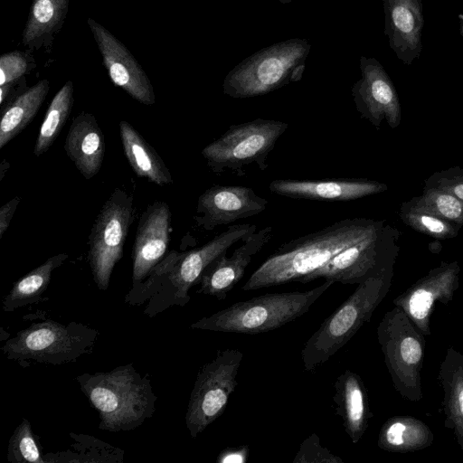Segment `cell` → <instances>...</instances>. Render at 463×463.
Here are the masks:
<instances>
[{
	"instance_id": "41",
	"label": "cell",
	"mask_w": 463,
	"mask_h": 463,
	"mask_svg": "<svg viewBox=\"0 0 463 463\" xmlns=\"http://www.w3.org/2000/svg\"><path fill=\"white\" fill-rule=\"evenodd\" d=\"M458 25H459V33L461 35V38L463 39V14H459L458 15Z\"/></svg>"
},
{
	"instance_id": "18",
	"label": "cell",
	"mask_w": 463,
	"mask_h": 463,
	"mask_svg": "<svg viewBox=\"0 0 463 463\" xmlns=\"http://www.w3.org/2000/svg\"><path fill=\"white\" fill-rule=\"evenodd\" d=\"M272 227L267 226L256 231L231 256L227 251L215 258L203 270L199 279L198 293L213 297L219 300L227 294L244 276L246 268L272 237Z\"/></svg>"
},
{
	"instance_id": "20",
	"label": "cell",
	"mask_w": 463,
	"mask_h": 463,
	"mask_svg": "<svg viewBox=\"0 0 463 463\" xmlns=\"http://www.w3.org/2000/svg\"><path fill=\"white\" fill-rule=\"evenodd\" d=\"M422 7L421 0H383L384 34L396 57L408 66L422 51Z\"/></svg>"
},
{
	"instance_id": "3",
	"label": "cell",
	"mask_w": 463,
	"mask_h": 463,
	"mask_svg": "<svg viewBox=\"0 0 463 463\" xmlns=\"http://www.w3.org/2000/svg\"><path fill=\"white\" fill-rule=\"evenodd\" d=\"M335 282L307 290L268 293L233 303L193 323V329L255 335L279 328L307 313Z\"/></svg>"
},
{
	"instance_id": "38",
	"label": "cell",
	"mask_w": 463,
	"mask_h": 463,
	"mask_svg": "<svg viewBox=\"0 0 463 463\" xmlns=\"http://www.w3.org/2000/svg\"><path fill=\"white\" fill-rule=\"evenodd\" d=\"M19 203L20 198L16 196L0 208V239L8 229Z\"/></svg>"
},
{
	"instance_id": "30",
	"label": "cell",
	"mask_w": 463,
	"mask_h": 463,
	"mask_svg": "<svg viewBox=\"0 0 463 463\" xmlns=\"http://www.w3.org/2000/svg\"><path fill=\"white\" fill-rule=\"evenodd\" d=\"M73 82L68 80L52 98L34 145L33 154L36 156H42L51 148L67 122L73 107Z\"/></svg>"
},
{
	"instance_id": "23",
	"label": "cell",
	"mask_w": 463,
	"mask_h": 463,
	"mask_svg": "<svg viewBox=\"0 0 463 463\" xmlns=\"http://www.w3.org/2000/svg\"><path fill=\"white\" fill-rule=\"evenodd\" d=\"M438 380L444 392V425L453 431L463 450V354L453 346L447 348Z\"/></svg>"
},
{
	"instance_id": "19",
	"label": "cell",
	"mask_w": 463,
	"mask_h": 463,
	"mask_svg": "<svg viewBox=\"0 0 463 463\" xmlns=\"http://www.w3.org/2000/svg\"><path fill=\"white\" fill-rule=\"evenodd\" d=\"M269 189L275 194L294 199L345 202L385 192L388 186L366 178L276 179L269 183Z\"/></svg>"
},
{
	"instance_id": "9",
	"label": "cell",
	"mask_w": 463,
	"mask_h": 463,
	"mask_svg": "<svg viewBox=\"0 0 463 463\" xmlns=\"http://www.w3.org/2000/svg\"><path fill=\"white\" fill-rule=\"evenodd\" d=\"M399 239L398 229L385 222L380 230L342 250L299 282L324 278L343 284H360L394 267L400 250Z\"/></svg>"
},
{
	"instance_id": "21",
	"label": "cell",
	"mask_w": 463,
	"mask_h": 463,
	"mask_svg": "<svg viewBox=\"0 0 463 463\" xmlns=\"http://www.w3.org/2000/svg\"><path fill=\"white\" fill-rule=\"evenodd\" d=\"M64 150L85 179L90 180L99 172L105 155V139L93 114L82 111L73 118Z\"/></svg>"
},
{
	"instance_id": "29",
	"label": "cell",
	"mask_w": 463,
	"mask_h": 463,
	"mask_svg": "<svg viewBox=\"0 0 463 463\" xmlns=\"http://www.w3.org/2000/svg\"><path fill=\"white\" fill-rule=\"evenodd\" d=\"M70 448L43 455L45 463H121L124 450L94 436L71 432Z\"/></svg>"
},
{
	"instance_id": "24",
	"label": "cell",
	"mask_w": 463,
	"mask_h": 463,
	"mask_svg": "<svg viewBox=\"0 0 463 463\" xmlns=\"http://www.w3.org/2000/svg\"><path fill=\"white\" fill-rule=\"evenodd\" d=\"M69 0H33L22 33V43L30 50H48L61 31Z\"/></svg>"
},
{
	"instance_id": "7",
	"label": "cell",
	"mask_w": 463,
	"mask_h": 463,
	"mask_svg": "<svg viewBox=\"0 0 463 463\" xmlns=\"http://www.w3.org/2000/svg\"><path fill=\"white\" fill-rule=\"evenodd\" d=\"M377 339L395 390L405 400L420 401L426 346L422 332L400 307L394 306L380 321Z\"/></svg>"
},
{
	"instance_id": "1",
	"label": "cell",
	"mask_w": 463,
	"mask_h": 463,
	"mask_svg": "<svg viewBox=\"0 0 463 463\" xmlns=\"http://www.w3.org/2000/svg\"><path fill=\"white\" fill-rule=\"evenodd\" d=\"M384 220L346 218L277 248L250 276L245 291L299 282L349 246L380 230Z\"/></svg>"
},
{
	"instance_id": "22",
	"label": "cell",
	"mask_w": 463,
	"mask_h": 463,
	"mask_svg": "<svg viewBox=\"0 0 463 463\" xmlns=\"http://www.w3.org/2000/svg\"><path fill=\"white\" fill-rule=\"evenodd\" d=\"M334 387L335 413L341 417L344 430L351 441L356 444L373 416L366 387L362 378L349 369L336 378Z\"/></svg>"
},
{
	"instance_id": "15",
	"label": "cell",
	"mask_w": 463,
	"mask_h": 463,
	"mask_svg": "<svg viewBox=\"0 0 463 463\" xmlns=\"http://www.w3.org/2000/svg\"><path fill=\"white\" fill-rule=\"evenodd\" d=\"M87 24L102 57L104 67L114 85L141 104L156 103L153 85L127 47L108 29L92 18Z\"/></svg>"
},
{
	"instance_id": "13",
	"label": "cell",
	"mask_w": 463,
	"mask_h": 463,
	"mask_svg": "<svg viewBox=\"0 0 463 463\" xmlns=\"http://www.w3.org/2000/svg\"><path fill=\"white\" fill-rule=\"evenodd\" d=\"M361 78L351 93L362 118L379 129L384 121L392 129L402 120V109L395 86L383 66L372 57L360 59Z\"/></svg>"
},
{
	"instance_id": "17",
	"label": "cell",
	"mask_w": 463,
	"mask_h": 463,
	"mask_svg": "<svg viewBox=\"0 0 463 463\" xmlns=\"http://www.w3.org/2000/svg\"><path fill=\"white\" fill-rule=\"evenodd\" d=\"M171 212L165 202L156 201L141 214L132 252V285L135 290L165 257L170 241Z\"/></svg>"
},
{
	"instance_id": "35",
	"label": "cell",
	"mask_w": 463,
	"mask_h": 463,
	"mask_svg": "<svg viewBox=\"0 0 463 463\" xmlns=\"http://www.w3.org/2000/svg\"><path fill=\"white\" fill-rule=\"evenodd\" d=\"M33 56L26 52L13 51L0 57V86L24 78L34 67Z\"/></svg>"
},
{
	"instance_id": "14",
	"label": "cell",
	"mask_w": 463,
	"mask_h": 463,
	"mask_svg": "<svg viewBox=\"0 0 463 463\" xmlns=\"http://www.w3.org/2000/svg\"><path fill=\"white\" fill-rule=\"evenodd\" d=\"M458 261L442 262L431 269L392 303L400 307L424 335H430V320L436 302L448 305L459 287Z\"/></svg>"
},
{
	"instance_id": "10",
	"label": "cell",
	"mask_w": 463,
	"mask_h": 463,
	"mask_svg": "<svg viewBox=\"0 0 463 463\" xmlns=\"http://www.w3.org/2000/svg\"><path fill=\"white\" fill-rule=\"evenodd\" d=\"M256 231L255 224L232 225L203 246L182 252L162 288L148 300L144 314L154 317L170 307L185 306L190 301V288L198 285L206 267L232 245L246 240Z\"/></svg>"
},
{
	"instance_id": "28",
	"label": "cell",
	"mask_w": 463,
	"mask_h": 463,
	"mask_svg": "<svg viewBox=\"0 0 463 463\" xmlns=\"http://www.w3.org/2000/svg\"><path fill=\"white\" fill-rule=\"evenodd\" d=\"M68 257L67 253L52 256L15 281L2 301V309L12 312L38 302L51 282L53 270L61 266Z\"/></svg>"
},
{
	"instance_id": "27",
	"label": "cell",
	"mask_w": 463,
	"mask_h": 463,
	"mask_svg": "<svg viewBox=\"0 0 463 463\" xmlns=\"http://www.w3.org/2000/svg\"><path fill=\"white\" fill-rule=\"evenodd\" d=\"M50 90L43 79L24 90L3 109L0 121V148H3L36 116Z\"/></svg>"
},
{
	"instance_id": "6",
	"label": "cell",
	"mask_w": 463,
	"mask_h": 463,
	"mask_svg": "<svg viewBox=\"0 0 463 463\" xmlns=\"http://www.w3.org/2000/svg\"><path fill=\"white\" fill-rule=\"evenodd\" d=\"M98 331L84 324L46 319L33 323L8 339L1 351L9 360L59 365L91 354Z\"/></svg>"
},
{
	"instance_id": "26",
	"label": "cell",
	"mask_w": 463,
	"mask_h": 463,
	"mask_svg": "<svg viewBox=\"0 0 463 463\" xmlns=\"http://www.w3.org/2000/svg\"><path fill=\"white\" fill-rule=\"evenodd\" d=\"M434 442V434L421 420L411 416L389 418L382 426L377 445L396 453L424 449Z\"/></svg>"
},
{
	"instance_id": "37",
	"label": "cell",
	"mask_w": 463,
	"mask_h": 463,
	"mask_svg": "<svg viewBox=\"0 0 463 463\" xmlns=\"http://www.w3.org/2000/svg\"><path fill=\"white\" fill-rule=\"evenodd\" d=\"M424 187L442 189L463 203V168L455 166L435 172L425 179Z\"/></svg>"
},
{
	"instance_id": "2",
	"label": "cell",
	"mask_w": 463,
	"mask_h": 463,
	"mask_svg": "<svg viewBox=\"0 0 463 463\" xmlns=\"http://www.w3.org/2000/svg\"><path fill=\"white\" fill-rule=\"evenodd\" d=\"M76 381L98 411L102 430H133L155 413L157 396L150 376L141 375L132 364L109 372L84 373L76 376Z\"/></svg>"
},
{
	"instance_id": "25",
	"label": "cell",
	"mask_w": 463,
	"mask_h": 463,
	"mask_svg": "<svg viewBox=\"0 0 463 463\" xmlns=\"http://www.w3.org/2000/svg\"><path fill=\"white\" fill-rule=\"evenodd\" d=\"M119 135L126 158L137 175L160 186L173 183L161 156L131 124L121 120Z\"/></svg>"
},
{
	"instance_id": "11",
	"label": "cell",
	"mask_w": 463,
	"mask_h": 463,
	"mask_svg": "<svg viewBox=\"0 0 463 463\" xmlns=\"http://www.w3.org/2000/svg\"><path fill=\"white\" fill-rule=\"evenodd\" d=\"M242 358L240 350L227 348L200 368L185 413L191 437L196 438L224 412L237 386Z\"/></svg>"
},
{
	"instance_id": "39",
	"label": "cell",
	"mask_w": 463,
	"mask_h": 463,
	"mask_svg": "<svg viewBox=\"0 0 463 463\" xmlns=\"http://www.w3.org/2000/svg\"><path fill=\"white\" fill-rule=\"evenodd\" d=\"M249 449L246 446L239 448H227L217 458V462H245L248 458Z\"/></svg>"
},
{
	"instance_id": "31",
	"label": "cell",
	"mask_w": 463,
	"mask_h": 463,
	"mask_svg": "<svg viewBox=\"0 0 463 463\" xmlns=\"http://www.w3.org/2000/svg\"><path fill=\"white\" fill-rule=\"evenodd\" d=\"M399 216L411 229L439 240L457 237L461 228L415 204L411 199L402 203Z\"/></svg>"
},
{
	"instance_id": "36",
	"label": "cell",
	"mask_w": 463,
	"mask_h": 463,
	"mask_svg": "<svg viewBox=\"0 0 463 463\" xmlns=\"http://www.w3.org/2000/svg\"><path fill=\"white\" fill-rule=\"evenodd\" d=\"M294 463H343V459L332 454L326 448L322 447L320 439L312 433L300 445Z\"/></svg>"
},
{
	"instance_id": "16",
	"label": "cell",
	"mask_w": 463,
	"mask_h": 463,
	"mask_svg": "<svg viewBox=\"0 0 463 463\" xmlns=\"http://www.w3.org/2000/svg\"><path fill=\"white\" fill-rule=\"evenodd\" d=\"M269 202L250 187L214 184L197 200L194 219L198 226L212 231L263 212Z\"/></svg>"
},
{
	"instance_id": "42",
	"label": "cell",
	"mask_w": 463,
	"mask_h": 463,
	"mask_svg": "<svg viewBox=\"0 0 463 463\" xmlns=\"http://www.w3.org/2000/svg\"><path fill=\"white\" fill-rule=\"evenodd\" d=\"M279 2L283 3V4H287V3H289L293 0H279Z\"/></svg>"
},
{
	"instance_id": "8",
	"label": "cell",
	"mask_w": 463,
	"mask_h": 463,
	"mask_svg": "<svg viewBox=\"0 0 463 463\" xmlns=\"http://www.w3.org/2000/svg\"><path fill=\"white\" fill-rule=\"evenodd\" d=\"M288 128L284 121L268 118L232 125L201 154L214 174L229 172L241 176L253 164L265 171L269 153Z\"/></svg>"
},
{
	"instance_id": "5",
	"label": "cell",
	"mask_w": 463,
	"mask_h": 463,
	"mask_svg": "<svg viewBox=\"0 0 463 463\" xmlns=\"http://www.w3.org/2000/svg\"><path fill=\"white\" fill-rule=\"evenodd\" d=\"M309 51L306 39H290L262 49L228 72L222 91L234 99L253 98L298 81Z\"/></svg>"
},
{
	"instance_id": "33",
	"label": "cell",
	"mask_w": 463,
	"mask_h": 463,
	"mask_svg": "<svg viewBox=\"0 0 463 463\" xmlns=\"http://www.w3.org/2000/svg\"><path fill=\"white\" fill-rule=\"evenodd\" d=\"M181 255L182 252L170 251L135 290L128 292L125 302L130 306H141L155 296L164 285Z\"/></svg>"
},
{
	"instance_id": "34",
	"label": "cell",
	"mask_w": 463,
	"mask_h": 463,
	"mask_svg": "<svg viewBox=\"0 0 463 463\" xmlns=\"http://www.w3.org/2000/svg\"><path fill=\"white\" fill-rule=\"evenodd\" d=\"M7 460L11 463H45L31 423L25 418L22 419L9 439Z\"/></svg>"
},
{
	"instance_id": "4",
	"label": "cell",
	"mask_w": 463,
	"mask_h": 463,
	"mask_svg": "<svg viewBox=\"0 0 463 463\" xmlns=\"http://www.w3.org/2000/svg\"><path fill=\"white\" fill-rule=\"evenodd\" d=\"M393 267L358 284L354 293L307 339L301 351L307 372L327 362L370 321L392 286Z\"/></svg>"
},
{
	"instance_id": "40",
	"label": "cell",
	"mask_w": 463,
	"mask_h": 463,
	"mask_svg": "<svg viewBox=\"0 0 463 463\" xmlns=\"http://www.w3.org/2000/svg\"><path fill=\"white\" fill-rule=\"evenodd\" d=\"M8 166H9V163L6 162L5 159H4L3 162L1 163V167H0V169H1L0 181L3 179L4 174L8 169Z\"/></svg>"
},
{
	"instance_id": "12",
	"label": "cell",
	"mask_w": 463,
	"mask_h": 463,
	"mask_svg": "<svg viewBox=\"0 0 463 463\" xmlns=\"http://www.w3.org/2000/svg\"><path fill=\"white\" fill-rule=\"evenodd\" d=\"M133 219V196L116 188L97 215L88 240L87 259L100 290L108 289L113 269L123 256Z\"/></svg>"
},
{
	"instance_id": "32",
	"label": "cell",
	"mask_w": 463,
	"mask_h": 463,
	"mask_svg": "<svg viewBox=\"0 0 463 463\" xmlns=\"http://www.w3.org/2000/svg\"><path fill=\"white\" fill-rule=\"evenodd\" d=\"M415 204L459 226H463V203L450 193L424 187L422 194L411 199Z\"/></svg>"
}]
</instances>
